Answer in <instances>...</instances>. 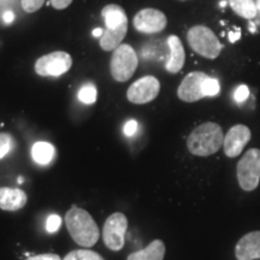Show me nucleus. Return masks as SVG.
I'll return each mask as SVG.
<instances>
[{"label": "nucleus", "mask_w": 260, "mask_h": 260, "mask_svg": "<svg viewBox=\"0 0 260 260\" xmlns=\"http://www.w3.org/2000/svg\"><path fill=\"white\" fill-rule=\"evenodd\" d=\"M64 220L70 236L79 246L90 248L98 242L100 237L99 226L86 210L71 206L65 214Z\"/></svg>", "instance_id": "1"}, {"label": "nucleus", "mask_w": 260, "mask_h": 260, "mask_svg": "<svg viewBox=\"0 0 260 260\" xmlns=\"http://www.w3.org/2000/svg\"><path fill=\"white\" fill-rule=\"evenodd\" d=\"M223 129L219 124L206 122L198 125L187 140L188 151L197 157H210L219 151L224 142Z\"/></svg>", "instance_id": "2"}, {"label": "nucleus", "mask_w": 260, "mask_h": 260, "mask_svg": "<svg viewBox=\"0 0 260 260\" xmlns=\"http://www.w3.org/2000/svg\"><path fill=\"white\" fill-rule=\"evenodd\" d=\"M102 16L106 28L100 38V47L107 52L115 51L122 45L128 31V17L122 6L116 4L106 5L102 10Z\"/></svg>", "instance_id": "3"}, {"label": "nucleus", "mask_w": 260, "mask_h": 260, "mask_svg": "<svg viewBox=\"0 0 260 260\" xmlns=\"http://www.w3.org/2000/svg\"><path fill=\"white\" fill-rule=\"evenodd\" d=\"M187 40L191 50L207 59H216L223 48L217 35L205 25L191 27L187 32Z\"/></svg>", "instance_id": "4"}, {"label": "nucleus", "mask_w": 260, "mask_h": 260, "mask_svg": "<svg viewBox=\"0 0 260 260\" xmlns=\"http://www.w3.org/2000/svg\"><path fill=\"white\" fill-rule=\"evenodd\" d=\"M139 65V57L130 45L122 44L113 51L110 70L113 80L117 82H126L132 79Z\"/></svg>", "instance_id": "5"}, {"label": "nucleus", "mask_w": 260, "mask_h": 260, "mask_svg": "<svg viewBox=\"0 0 260 260\" xmlns=\"http://www.w3.org/2000/svg\"><path fill=\"white\" fill-rule=\"evenodd\" d=\"M237 181L245 191L256 189L260 182V149L251 148L242 155L236 168Z\"/></svg>", "instance_id": "6"}, {"label": "nucleus", "mask_w": 260, "mask_h": 260, "mask_svg": "<svg viewBox=\"0 0 260 260\" xmlns=\"http://www.w3.org/2000/svg\"><path fill=\"white\" fill-rule=\"evenodd\" d=\"M73 58L68 52L54 51L35 61V73L42 77H58L70 70Z\"/></svg>", "instance_id": "7"}, {"label": "nucleus", "mask_w": 260, "mask_h": 260, "mask_svg": "<svg viewBox=\"0 0 260 260\" xmlns=\"http://www.w3.org/2000/svg\"><path fill=\"white\" fill-rule=\"evenodd\" d=\"M128 219L122 212L112 213L105 220L103 228L104 243L110 251L118 252L124 247Z\"/></svg>", "instance_id": "8"}, {"label": "nucleus", "mask_w": 260, "mask_h": 260, "mask_svg": "<svg viewBox=\"0 0 260 260\" xmlns=\"http://www.w3.org/2000/svg\"><path fill=\"white\" fill-rule=\"evenodd\" d=\"M160 92V82L157 77L144 76L141 79L136 80L134 83L128 88L126 98L130 103L136 105H144L153 102Z\"/></svg>", "instance_id": "9"}, {"label": "nucleus", "mask_w": 260, "mask_h": 260, "mask_svg": "<svg viewBox=\"0 0 260 260\" xmlns=\"http://www.w3.org/2000/svg\"><path fill=\"white\" fill-rule=\"evenodd\" d=\"M133 23L138 31L145 34H155L167 28L168 18L164 12L157 9H142L134 16Z\"/></svg>", "instance_id": "10"}, {"label": "nucleus", "mask_w": 260, "mask_h": 260, "mask_svg": "<svg viewBox=\"0 0 260 260\" xmlns=\"http://www.w3.org/2000/svg\"><path fill=\"white\" fill-rule=\"evenodd\" d=\"M252 133L245 124H236L229 129L224 136L223 148L226 157L235 158L242 153L243 148L251 141Z\"/></svg>", "instance_id": "11"}, {"label": "nucleus", "mask_w": 260, "mask_h": 260, "mask_svg": "<svg viewBox=\"0 0 260 260\" xmlns=\"http://www.w3.org/2000/svg\"><path fill=\"white\" fill-rule=\"evenodd\" d=\"M207 75L201 71H193L188 74L177 89V96L184 103H195L205 98L204 82Z\"/></svg>", "instance_id": "12"}, {"label": "nucleus", "mask_w": 260, "mask_h": 260, "mask_svg": "<svg viewBox=\"0 0 260 260\" xmlns=\"http://www.w3.org/2000/svg\"><path fill=\"white\" fill-rule=\"evenodd\" d=\"M235 256L237 260L260 259V230L246 234L237 241Z\"/></svg>", "instance_id": "13"}, {"label": "nucleus", "mask_w": 260, "mask_h": 260, "mask_svg": "<svg viewBox=\"0 0 260 260\" xmlns=\"http://www.w3.org/2000/svg\"><path fill=\"white\" fill-rule=\"evenodd\" d=\"M28 201L24 190L19 188H0V209L4 211H18L23 209Z\"/></svg>", "instance_id": "14"}, {"label": "nucleus", "mask_w": 260, "mask_h": 260, "mask_svg": "<svg viewBox=\"0 0 260 260\" xmlns=\"http://www.w3.org/2000/svg\"><path fill=\"white\" fill-rule=\"evenodd\" d=\"M169 50H170V56L167 61V70L171 74L180 73L183 68L184 61H186V52L182 45L180 38L176 35H171L168 38Z\"/></svg>", "instance_id": "15"}, {"label": "nucleus", "mask_w": 260, "mask_h": 260, "mask_svg": "<svg viewBox=\"0 0 260 260\" xmlns=\"http://www.w3.org/2000/svg\"><path fill=\"white\" fill-rule=\"evenodd\" d=\"M165 251V243L161 240H153L146 248L129 254L126 260H164Z\"/></svg>", "instance_id": "16"}, {"label": "nucleus", "mask_w": 260, "mask_h": 260, "mask_svg": "<svg viewBox=\"0 0 260 260\" xmlns=\"http://www.w3.org/2000/svg\"><path fill=\"white\" fill-rule=\"evenodd\" d=\"M228 3L236 15L245 19L254 18L258 14V6L254 0H228Z\"/></svg>", "instance_id": "17"}, {"label": "nucleus", "mask_w": 260, "mask_h": 260, "mask_svg": "<svg viewBox=\"0 0 260 260\" xmlns=\"http://www.w3.org/2000/svg\"><path fill=\"white\" fill-rule=\"evenodd\" d=\"M32 159L40 165H46L54 157V147L48 142H37L31 148Z\"/></svg>", "instance_id": "18"}, {"label": "nucleus", "mask_w": 260, "mask_h": 260, "mask_svg": "<svg viewBox=\"0 0 260 260\" xmlns=\"http://www.w3.org/2000/svg\"><path fill=\"white\" fill-rule=\"evenodd\" d=\"M63 260H105L99 253L89 249H74Z\"/></svg>", "instance_id": "19"}, {"label": "nucleus", "mask_w": 260, "mask_h": 260, "mask_svg": "<svg viewBox=\"0 0 260 260\" xmlns=\"http://www.w3.org/2000/svg\"><path fill=\"white\" fill-rule=\"evenodd\" d=\"M79 99L83 104H87V105H90V104H94L96 100V88L94 84H84V86L81 87L79 90Z\"/></svg>", "instance_id": "20"}, {"label": "nucleus", "mask_w": 260, "mask_h": 260, "mask_svg": "<svg viewBox=\"0 0 260 260\" xmlns=\"http://www.w3.org/2000/svg\"><path fill=\"white\" fill-rule=\"evenodd\" d=\"M15 147V141L10 134H0V159L6 157Z\"/></svg>", "instance_id": "21"}, {"label": "nucleus", "mask_w": 260, "mask_h": 260, "mask_svg": "<svg viewBox=\"0 0 260 260\" xmlns=\"http://www.w3.org/2000/svg\"><path fill=\"white\" fill-rule=\"evenodd\" d=\"M220 86L219 81L217 79H213V77H207L204 82V94L205 98L206 96H214L219 93Z\"/></svg>", "instance_id": "22"}, {"label": "nucleus", "mask_w": 260, "mask_h": 260, "mask_svg": "<svg viewBox=\"0 0 260 260\" xmlns=\"http://www.w3.org/2000/svg\"><path fill=\"white\" fill-rule=\"evenodd\" d=\"M46 0H21L22 9L24 10L28 14H32V12H37L44 6Z\"/></svg>", "instance_id": "23"}, {"label": "nucleus", "mask_w": 260, "mask_h": 260, "mask_svg": "<svg viewBox=\"0 0 260 260\" xmlns=\"http://www.w3.org/2000/svg\"><path fill=\"white\" fill-rule=\"evenodd\" d=\"M61 225V218L57 214H51L50 217L47 218V223H46V229L48 233H56L58 229H59Z\"/></svg>", "instance_id": "24"}, {"label": "nucleus", "mask_w": 260, "mask_h": 260, "mask_svg": "<svg viewBox=\"0 0 260 260\" xmlns=\"http://www.w3.org/2000/svg\"><path fill=\"white\" fill-rule=\"evenodd\" d=\"M249 95V89L246 84H241L235 89V93H234V98L237 103H243Z\"/></svg>", "instance_id": "25"}, {"label": "nucleus", "mask_w": 260, "mask_h": 260, "mask_svg": "<svg viewBox=\"0 0 260 260\" xmlns=\"http://www.w3.org/2000/svg\"><path fill=\"white\" fill-rule=\"evenodd\" d=\"M123 132H124L125 136L128 138H132L133 135H135V133L138 132V122L132 119V121H128L125 123L124 128H123Z\"/></svg>", "instance_id": "26"}, {"label": "nucleus", "mask_w": 260, "mask_h": 260, "mask_svg": "<svg viewBox=\"0 0 260 260\" xmlns=\"http://www.w3.org/2000/svg\"><path fill=\"white\" fill-rule=\"evenodd\" d=\"M25 260H63L58 254H54V253H46V254H38L29 256Z\"/></svg>", "instance_id": "27"}, {"label": "nucleus", "mask_w": 260, "mask_h": 260, "mask_svg": "<svg viewBox=\"0 0 260 260\" xmlns=\"http://www.w3.org/2000/svg\"><path fill=\"white\" fill-rule=\"evenodd\" d=\"M51 5L57 10H64L69 6L74 0H50Z\"/></svg>", "instance_id": "28"}, {"label": "nucleus", "mask_w": 260, "mask_h": 260, "mask_svg": "<svg viewBox=\"0 0 260 260\" xmlns=\"http://www.w3.org/2000/svg\"><path fill=\"white\" fill-rule=\"evenodd\" d=\"M15 19V14L12 11H6L4 14V22L5 23H11L12 21Z\"/></svg>", "instance_id": "29"}, {"label": "nucleus", "mask_w": 260, "mask_h": 260, "mask_svg": "<svg viewBox=\"0 0 260 260\" xmlns=\"http://www.w3.org/2000/svg\"><path fill=\"white\" fill-rule=\"evenodd\" d=\"M240 35H241V31H240V30H237L236 32H234V34H233V32H230V35H229L230 41L235 42L237 39H240Z\"/></svg>", "instance_id": "30"}, {"label": "nucleus", "mask_w": 260, "mask_h": 260, "mask_svg": "<svg viewBox=\"0 0 260 260\" xmlns=\"http://www.w3.org/2000/svg\"><path fill=\"white\" fill-rule=\"evenodd\" d=\"M103 34H104L103 28H96V29H94V30H93V35L95 38H102Z\"/></svg>", "instance_id": "31"}, {"label": "nucleus", "mask_w": 260, "mask_h": 260, "mask_svg": "<svg viewBox=\"0 0 260 260\" xmlns=\"http://www.w3.org/2000/svg\"><path fill=\"white\" fill-rule=\"evenodd\" d=\"M18 183H23V177L18 178Z\"/></svg>", "instance_id": "32"}, {"label": "nucleus", "mask_w": 260, "mask_h": 260, "mask_svg": "<svg viewBox=\"0 0 260 260\" xmlns=\"http://www.w3.org/2000/svg\"><path fill=\"white\" fill-rule=\"evenodd\" d=\"M256 6H258V9H259V11H260V0H258V2H256Z\"/></svg>", "instance_id": "33"}, {"label": "nucleus", "mask_w": 260, "mask_h": 260, "mask_svg": "<svg viewBox=\"0 0 260 260\" xmlns=\"http://www.w3.org/2000/svg\"><path fill=\"white\" fill-rule=\"evenodd\" d=\"M181 2H186V0H181Z\"/></svg>", "instance_id": "34"}]
</instances>
